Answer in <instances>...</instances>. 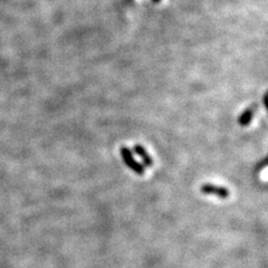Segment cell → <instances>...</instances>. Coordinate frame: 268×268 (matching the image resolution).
Masks as SVG:
<instances>
[{
    "label": "cell",
    "instance_id": "cell-1",
    "mask_svg": "<svg viewBox=\"0 0 268 268\" xmlns=\"http://www.w3.org/2000/svg\"><path fill=\"white\" fill-rule=\"evenodd\" d=\"M120 152H121V157L123 159V162H124L125 165H127V168L133 171L134 173L139 174V175H143L144 174L146 170H144L143 165L140 164L139 162L134 159L133 152H132L129 148L122 147L120 149Z\"/></svg>",
    "mask_w": 268,
    "mask_h": 268
},
{
    "label": "cell",
    "instance_id": "cell-2",
    "mask_svg": "<svg viewBox=\"0 0 268 268\" xmlns=\"http://www.w3.org/2000/svg\"><path fill=\"white\" fill-rule=\"evenodd\" d=\"M200 191L203 192L204 195L216 196L219 199H228L230 196V192L227 188L214 183H204L203 186L200 187Z\"/></svg>",
    "mask_w": 268,
    "mask_h": 268
},
{
    "label": "cell",
    "instance_id": "cell-3",
    "mask_svg": "<svg viewBox=\"0 0 268 268\" xmlns=\"http://www.w3.org/2000/svg\"><path fill=\"white\" fill-rule=\"evenodd\" d=\"M133 150L140 158H141L143 163L146 166H152L153 163H155V162H153V159L151 158V156L149 155L148 151L146 150V148H144V147L140 146V144H135Z\"/></svg>",
    "mask_w": 268,
    "mask_h": 268
},
{
    "label": "cell",
    "instance_id": "cell-4",
    "mask_svg": "<svg viewBox=\"0 0 268 268\" xmlns=\"http://www.w3.org/2000/svg\"><path fill=\"white\" fill-rule=\"evenodd\" d=\"M255 111H256V107H255L246 108L238 117V124L240 126H248L250 124V122L253 121Z\"/></svg>",
    "mask_w": 268,
    "mask_h": 268
},
{
    "label": "cell",
    "instance_id": "cell-5",
    "mask_svg": "<svg viewBox=\"0 0 268 268\" xmlns=\"http://www.w3.org/2000/svg\"><path fill=\"white\" fill-rule=\"evenodd\" d=\"M152 1H153V2H156V3H158V2H160L161 0H152Z\"/></svg>",
    "mask_w": 268,
    "mask_h": 268
},
{
    "label": "cell",
    "instance_id": "cell-6",
    "mask_svg": "<svg viewBox=\"0 0 268 268\" xmlns=\"http://www.w3.org/2000/svg\"><path fill=\"white\" fill-rule=\"evenodd\" d=\"M126 1H130V0H126Z\"/></svg>",
    "mask_w": 268,
    "mask_h": 268
}]
</instances>
